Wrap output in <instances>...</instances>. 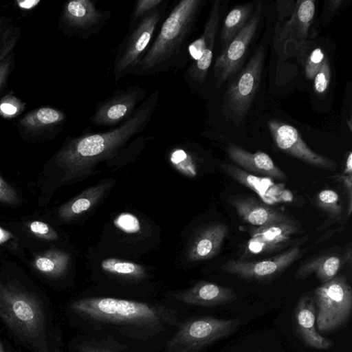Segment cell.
Returning <instances> with one entry per match:
<instances>
[{"mask_svg":"<svg viewBox=\"0 0 352 352\" xmlns=\"http://www.w3.org/2000/svg\"><path fill=\"white\" fill-rule=\"evenodd\" d=\"M52 352H60V351H59L58 349H55V350H54V351H52Z\"/></svg>","mask_w":352,"mask_h":352,"instance_id":"7dc6e473","label":"cell"},{"mask_svg":"<svg viewBox=\"0 0 352 352\" xmlns=\"http://www.w3.org/2000/svg\"><path fill=\"white\" fill-rule=\"evenodd\" d=\"M101 268L109 274L126 278L142 279L146 275L142 265L115 258L103 260Z\"/></svg>","mask_w":352,"mask_h":352,"instance_id":"484cf974","label":"cell"},{"mask_svg":"<svg viewBox=\"0 0 352 352\" xmlns=\"http://www.w3.org/2000/svg\"><path fill=\"white\" fill-rule=\"evenodd\" d=\"M0 317L17 336L34 340L45 329L43 307L32 294L0 285Z\"/></svg>","mask_w":352,"mask_h":352,"instance_id":"277c9868","label":"cell"},{"mask_svg":"<svg viewBox=\"0 0 352 352\" xmlns=\"http://www.w3.org/2000/svg\"><path fill=\"white\" fill-rule=\"evenodd\" d=\"M69 256L62 252H56L50 256L39 257L36 261V268L44 273L53 276L62 274L67 267Z\"/></svg>","mask_w":352,"mask_h":352,"instance_id":"f546056e","label":"cell"},{"mask_svg":"<svg viewBox=\"0 0 352 352\" xmlns=\"http://www.w3.org/2000/svg\"><path fill=\"white\" fill-rule=\"evenodd\" d=\"M239 318L221 319L210 316L186 320L168 342L173 352H197L232 333L240 325Z\"/></svg>","mask_w":352,"mask_h":352,"instance_id":"52a82bcc","label":"cell"},{"mask_svg":"<svg viewBox=\"0 0 352 352\" xmlns=\"http://www.w3.org/2000/svg\"><path fill=\"white\" fill-rule=\"evenodd\" d=\"M261 3L258 2L253 14L242 29L221 50L214 65V78L217 86L232 76L240 68L248 51L250 43L257 30L261 16Z\"/></svg>","mask_w":352,"mask_h":352,"instance_id":"8fae6325","label":"cell"},{"mask_svg":"<svg viewBox=\"0 0 352 352\" xmlns=\"http://www.w3.org/2000/svg\"><path fill=\"white\" fill-rule=\"evenodd\" d=\"M299 227L294 221L278 223L253 229L248 242L245 253L265 254L282 250L292 243V236Z\"/></svg>","mask_w":352,"mask_h":352,"instance_id":"e0dca14e","label":"cell"},{"mask_svg":"<svg viewBox=\"0 0 352 352\" xmlns=\"http://www.w3.org/2000/svg\"><path fill=\"white\" fill-rule=\"evenodd\" d=\"M315 10V1H297L291 18L279 28L274 37L277 50L282 47L285 52L289 48L298 52L307 41Z\"/></svg>","mask_w":352,"mask_h":352,"instance_id":"2e32d148","label":"cell"},{"mask_svg":"<svg viewBox=\"0 0 352 352\" xmlns=\"http://www.w3.org/2000/svg\"><path fill=\"white\" fill-rule=\"evenodd\" d=\"M228 232V227L221 223H210L200 229L188 245V260L199 261L215 256L220 251Z\"/></svg>","mask_w":352,"mask_h":352,"instance_id":"44dd1931","label":"cell"},{"mask_svg":"<svg viewBox=\"0 0 352 352\" xmlns=\"http://www.w3.org/2000/svg\"><path fill=\"white\" fill-rule=\"evenodd\" d=\"M298 52L306 77L314 80L327 56L320 46H314V44H309L307 41Z\"/></svg>","mask_w":352,"mask_h":352,"instance_id":"4316f807","label":"cell"},{"mask_svg":"<svg viewBox=\"0 0 352 352\" xmlns=\"http://www.w3.org/2000/svg\"><path fill=\"white\" fill-rule=\"evenodd\" d=\"M346 123H348L349 129H350V131H351V118L349 120L346 121Z\"/></svg>","mask_w":352,"mask_h":352,"instance_id":"f6af8a7d","label":"cell"},{"mask_svg":"<svg viewBox=\"0 0 352 352\" xmlns=\"http://www.w3.org/2000/svg\"><path fill=\"white\" fill-rule=\"evenodd\" d=\"M160 100L156 89L139 105L128 120L108 131H85L69 138L55 156L56 163L65 170V179L82 178L92 174L100 162L113 159L129 148L151 137L141 135L151 122Z\"/></svg>","mask_w":352,"mask_h":352,"instance_id":"6da1fadb","label":"cell"},{"mask_svg":"<svg viewBox=\"0 0 352 352\" xmlns=\"http://www.w3.org/2000/svg\"><path fill=\"white\" fill-rule=\"evenodd\" d=\"M30 230L34 234L41 236H54V234H51L49 226L41 221H35L32 222L30 224Z\"/></svg>","mask_w":352,"mask_h":352,"instance_id":"f35d334b","label":"cell"},{"mask_svg":"<svg viewBox=\"0 0 352 352\" xmlns=\"http://www.w3.org/2000/svg\"><path fill=\"white\" fill-rule=\"evenodd\" d=\"M8 238V234L0 228V243L4 242Z\"/></svg>","mask_w":352,"mask_h":352,"instance_id":"ee69618b","label":"cell"},{"mask_svg":"<svg viewBox=\"0 0 352 352\" xmlns=\"http://www.w3.org/2000/svg\"><path fill=\"white\" fill-rule=\"evenodd\" d=\"M146 89L138 85L117 89L97 104L89 121L95 127L113 128L128 120L146 98Z\"/></svg>","mask_w":352,"mask_h":352,"instance_id":"30bf717a","label":"cell"},{"mask_svg":"<svg viewBox=\"0 0 352 352\" xmlns=\"http://www.w3.org/2000/svg\"><path fill=\"white\" fill-rule=\"evenodd\" d=\"M81 352H118L110 348L100 346H91L84 345L82 347Z\"/></svg>","mask_w":352,"mask_h":352,"instance_id":"ab89813d","label":"cell"},{"mask_svg":"<svg viewBox=\"0 0 352 352\" xmlns=\"http://www.w3.org/2000/svg\"><path fill=\"white\" fill-rule=\"evenodd\" d=\"M15 66V54L10 53L0 61V91L6 86L10 75Z\"/></svg>","mask_w":352,"mask_h":352,"instance_id":"d590c367","label":"cell"},{"mask_svg":"<svg viewBox=\"0 0 352 352\" xmlns=\"http://www.w3.org/2000/svg\"><path fill=\"white\" fill-rule=\"evenodd\" d=\"M229 202L243 221L253 226L260 227L294 221L287 214L251 196L235 197Z\"/></svg>","mask_w":352,"mask_h":352,"instance_id":"d6986e66","label":"cell"},{"mask_svg":"<svg viewBox=\"0 0 352 352\" xmlns=\"http://www.w3.org/2000/svg\"><path fill=\"white\" fill-rule=\"evenodd\" d=\"M264 60V48L260 46L228 87V105L237 116L246 113L254 100L260 85Z\"/></svg>","mask_w":352,"mask_h":352,"instance_id":"4fadbf2b","label":"cell"},{"mask_svg":"<svg viewBox=\"0 0 352 352\" xmlns=\"http://www.w3.org/2000/svg\"><path fill=\"white\" fill-rule=\"evenodd\" d=\"M253 10L252 3L239 5L226 16L221 32V50L226 47L248 21Z\"/></svg>","mask_w":352,"mask_h":352,"instance_id":"d4e9b609","label":"cell"},{"mask_svg":"<svg viewBox=\"0 0 352 352\" xmlns=\"http://www.w3.org/2000/svg\"><path fill=\"white\" fill-rule=\"evenodd\" d=\"M227 153L235 164L247 170L272 179H287L283 170L265 153L258 151L252 153L234 144L229 145Z\"/></svg>","mask_w":352,"mask_h":352,"instance_id":"7402d4cb","label":"cell"},{"mask_svg":"<svg viewBox=\"0 0 352 352\" xmlns=\"http://www.w3.org/2000/svg\"><path fill=\"white\" fill-rule=\"evenodd\" d=\"M20 37V30L18 28H15V30L10 37L0 47V61H1L10 53L13 52Z\"/></svg>","mask_w":352,"mask_h":352,"instance_id":"8d00e7d4","label":"cell"},{"mask_svg":"<svg viewBox=\"0 0 352 352\" xmlns=\"http://www.w3.org/2000/svg\"><path fill=\"white\" fill-rule=\"evenodd\" d=\"M67 115L61 109L52 107L34 109L24 115L17 122L20 135L31 141L54 137L63 128Z\"/></svg>","mask_w":352,"mask_h":352,"instance_id":"9a60e30c","label":"cell"},{"mask_svg":"<svg viewBox=\"0 0 352 352\" xmlns=\"http://www.w3.org/2000/svg\"><path fill=\"white\" fill-rule=\"evenodd\" d=\"M318 308L316 320L320 331L329 332L344 324L352 310V289L343 276H336L314 291Z\"/></svg>","mask_w":352,"mask_h":352,"instance_id":"8992f818","label":"cell"},{"mask_svg":"<svg viewBox=\"0 0 352 352\" xmlns=\"http://www.w3.org/2000/svg\"><path fill=\"white\" fill-rule=\"evenodd\" d=\"M297 331L309 347L316 349H329L333 342L319 334L316 328V309L314 300L309 296H302L295 310Z\"/></svg>","mask_w":352,"mask_h":352,"instance_id":"ffe728a7","label":"cell"},{"mask_svg":"<svg viewBox=\"0 0 352 352\" xmlns=\"http://www.w3.org/2000/svg\"><path fill=\"white\" fill-rule=\"evenodd\" d=\"M351 261V252L344 255L328 253L309 260L300 266L295 274L296 279H305L314 273L322 283H327L336 276L343 265Z\"/></svg>","mask_w":352,"mask_h":352,"instance_id":"603a6c76","label":"cell"},{"mask_svg":"<svg viewBox=\"0 0 352 352\" xmlns=\"http://www.w3.org/2000/svg\"><path fill=\"white\" fill-rule=\"evenodd\" d=\"M344 2V1L343 0H330L328 1L329 10L331 12H335L341 8Z\"/></svg>","mask_w":352,"mask_h":352,"instance_id":"b9f144b4","label":"cell"},{"mask_svg":"<svg viewBox=\"0 0 352 352\" xmlns=\"http://www.w3.org/2000/svg\"><path fill=\"white\" fill-rule=\"evenodd\" d=\"M352 173V153L350 151L348 154L346 160V165H345V170H344V174L346 175H351Z\"/></svg>","mask_w":352,"mask_h":352,"instance_id":"7bdbcfd3","label":"cell"},{"mask_svg":"<svg viewBox=\"0 0 352 352\" xmlns=\"http://www.w3.org/2000/svg\"><path fill=\"white\" fill-rule=\"evenodd\" d=\"M299 245H294L273 257L256 261L231 259L221 266L223 272L250 280H265L280 275L304 253Z\"/></svg>","mask_w":352,"mask_h":352,"instance_id":"7c38bea8","label":"cell"},{"mask_svg":"<svg viewBox=\"0 0 352 352\" xmlns=\"http://www.w3.org/2000/svg\"><path fill=\"white\" fill-rule=\"evenodd\" d=\"M71 309L91 322L148 332L162 331L177 320L173 309L109 297L82 298L73 302Z\"/></svg>","mask_w":352,"mask_h":352,"instance_id":"3957f363","label":"cell"},{"mask_svg":"<svg viewBox=\"0 0 352 352\" xmlns=\"http://www.w3.org/2000/svg\"><path fill=\"white\" fill-rule=\"evenodd\" d=\"M25 103L12 94H8L0 99V116L14 118L25 109Z\"/></svg>","mask_w":352,"mask_h":352,"instance_id":"d6a6232c","label":"cell"},{"mask_svg":"<svg viewBox=\"0 0 352 352\" xmlns=\"http://www.w3.org/2000/svg\"><path fill=\"white\" fill-rule=\"evenodd\" d=\"M10 190L0 177V199H10Z\"/></svg>","mask_w":352,"mask_h":352,"instance_id":"60d3db41","label":"cell"},{"mask_svg":"<svg viewBox=\"0 0 352 352\" xmlns=\"http://www.w3.org/2000/svg\"><path fill=\"white\" fill-rule=\"evenodd\" d=\"M204 3L178 1L164 19L155 39L132 74L153 76L182 69L189 61L188 40Z\"/></svg>","mask_w":352,"mask_h":352,"instance_id":"7a4b0ae2","label":"cell"},{"mask_svg":"<svg viewBox=\"0 0 352 352\" xmlns=\"http://www.w3.org/2000/svg\"><path fill=\"white\" fill-rule=\"evenodd\" d=\"M220 1H213L201 35L188 45L190 65L184 74V78L192 89L202 85L206 80L212 61L220 22Z\"/></svg>","mask_w":352,"mask_h":352,"instance_id":"ba28073f","label":"cell"},{"mask_svg":"<svg viewBox=\"0 0 352 352\" xmlns=\"http://www.w3.org/2000/svg\"><path fill=\"white\" fill-rule=\"evenodd\" d=\"M111 186V182H105L87 188L61 208L60 216L69 220L89 210L99 202Z\"/></svg>","mask_w":352,"mask_h":352,"instance_id":"cb8c5ba5","label":"cell"},{"mask_svg":"<svg viewBox=\"0 0 352 352\" xmlns=\"http://www.w3.org/2000/svg\"><path fill=\"white\" fill-rule=\"evenodd\" d=\"M0 352H7L4 348L3 347V345L1 344V342H0Z\"/></svg>","mask_w":352,"mask_h":352,"instance_id":"bcb514c9","label":"cell"},{"mask_svg":"<svg viewBox=\"0 0 352 352\" xmlns=\"http://www.w3.org/2000/svg\"><path fill=\"white\" fill-rule=\"evenodd\" d=\"M172 296L185 304L208 307L228 304L237 298L232 288L207 281L198 282L192 287L175 292Z\"/></svg>","mask_w":352,"mask_h":352,"instance_id":"ac0fdd59","label":"cell"},{"mask_svg":"<svg viewBox=\"0 0 352 352\" xmlns=\"http://www.w3.org/2000/svg\"><path fill=\"white\" fill-rule=\"evenodd\" d=\"M222 169L242 185L250 188L261 196H263L271 184V182L263 177H257L229 164L221 165Z\"/></svg>","mask_w":352,"mask_h":352,"instance_id":"83f0119b","label":"cell"},{"mask_svg":"<svg viewBox=\"0 0 352 352\" xmlns=\"http://www.w3.org/2000/svg\"><path fill=\"white\" fill-rule=\"evenodd\" d=\"M267 126L276 145L284 153L317 168L336 169L335 162L312 151L294 126L274 119Z\"/></svg>","mask_w":352,"mask_h":352,"instance_id":"5bb4252c","label":"cell"},{"mask_svg":"<svg viewBox=\"0 0 352 352\" xmlns=\"http://www.w3.org/2000/svg\"><path fill=\"white\" fill-rule=\"evenodd\" d=\"M168 3V1L164 0L157 8L128 29L114 58L113 75L115 82L133 74L151 45L153 36L166 14Z\"/></svg>","mask_w":352,"mask_h":352,"instance_id":"5b68a950","label":"cell"},{"mask_svg":"<svg viewBox=\"0 0 352 352\" xmlns=\"http://www.w3.org/2000/svg\"><path fill=\"white\" fill-rule=\"evenodd\" d=\"M114 224L124 232L134 234L140 230V223L133 214L124 212L118 216L114 220Z\"/></svg>","mask_w":352,"mask_h":352,"instance_id":"e575fe53","label":"cell"},{"mask_svg":"<svg viewBox=\"0 0 352 352\" xmlns=\"http://www.w3.org/2000/svg\"><path fill=\"white\" fill-rule=\"evenodd\" d=\"M12 18H0V47L10 37L15 30L11 24Z\"/></svg>","mask_w":352,"mask_h":352,"instance_id":"74e56055","label":"cell"},{"mask_svg":"<svg viewBox=\"0 0 352 352\" xmlns=\"http://www.w3.org/2000/svg\"><path fill=\"white\" fill-rule=\"evenodd\" d=\"M111 16L110 10L98 8L91 0H72L62 6L58 27L67 36L86 40L98 34Z\"/></svg>","mask_w":352,"mask_h":352,"instance_id":"9c48e42d","label":"cell"},{"mask_svg":"<svg viewBox=\"0 0 352 352\" xmlns=\"http://www.w3.org/2000/svg\"><path fill=\"white\" fill-rule=\"evenodd\" d=\"M316 202L320 208L332 217L340 215L343 211L339 195L333 190L325 189L320 191L317 195Z\"/></svg>","mask_w":352,"mask_h":352,"instance_id":"4dcf8cb0","label":"cell"},{"mask_svg":"<svg viewBox=\"0 0 352 352\" xmlns=\"http://www.w3.org/2000/svg\"><path fill=\"white\" fill-rule=\"evenodd\" d=\"M331 81V67L327 56L325 57L320 68L314 78V88L318 94H324Z\"/></svg>","mask_w":352,"mask_h":352,"instance_id":"836d02e7","label":"cell"},{"mask_svg":"<svg viewBox=\"0 0 352 352\" xmlns=\"http://www.w3.org/2000/svg\"><path fill=\"white\" fill-rule=\"evenodd\" d=\"M171 163L185 174L193 177L196 174V165L193 154L185 144L174 146L169 152Z\"/></svg>","mask_w":352,"mask_h":352,"instance_id":"f1b7e54d","label":"cell"},{"mask_svg":"<svg viewBox=\"0 0 352 352\" xmlns=\"http://www.w3.org/2000/svg\"><path fill=\"white\" fill-rule=\"evenodd\" d=\"M164 0H138L132 10L128 29L133 28L145 16L161 6Z\"/></svg>","mask_w":352,"mask_h":352,"instance_id":"1f68e13d","label":"cell"}]
</instances>
